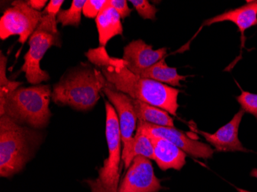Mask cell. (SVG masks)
Instances as JSON below:
<instances>
[{
  "instance_id": "obj_1",
  "label": "cell",
  "mask_w": 257,
  "mask_h": 192,
  "mask_svg": "<svg viewBox=\"0 0 257 192\" xmlns=\"http://www.w3.org/2000/svg\"><path fill=\"white\" fill-rule=\"evenodd\" d=\"M85 55L92 64L100 69L105 79L119 92L177 115L180 92L179 89L132 73L125 67L122 59L109 56L106 47L90 49Z\"/></svg>"
},
{
  "instance_id": "obj_2",
  "label": "cell",
  "mask_w": 257,
  "mask_h": 192,
  "mask_svg": "<svg viewBox=\"0 0 257 192\" xmlns=\"http://www.w3.org/2000/svg\"><path fill=\"white\" fill-rule=\"evenodd\" d=\"M37 131L23 126L7 115L0 116V176L20 172L41 143Z\"/></svg>"
},
{
  "instance_id": "obj_3",
  "label": "cell",
  "mask_w": 257,
  "mask_h": 192,
  "mask_svg": "<svg viewBox=\"0 0 257 192\" xmlns=\"http://www.w3.org/2000/svg\"><path fill=\"white\" fill-rule=\"evenodd\" d=\"M52 91L49 85L19 87L0 99V116L7 115L17 123L33 128L48 125L52 114Z\"/></svg>"
},
{
  "instance_id": "obj_4",
  "label": "cell",
  "mask_w": 257,
  "mask_h": 192,
  "mask_svg": "<svg viewBox=\"0 0 257 192\" xmlns=\"http://www.w3.org/2000/svg\"><path fill=\"white\" fill-rule=\"evenodd\" d=\"M102 83L97 69L87 65L76 68L53 86L52 101L79 111L92 109L100 98Z\"/></svg>"
},
{
  "instance_id": "obj_5",
  "label": "cell",
  "mask_w": 257,
  "mask_h": 192,
  "mask_svg": "<svg viewBox=\"0 0 257 192\" xmlns=\"http://www.w3.org/2000/svg\"><path fill=\"white\" fill-rule=\"evenodd\" d=\"M106 107V137L109 155L104 160L96 179L86 180L91 192H118L121 174L122 138L119 118L110 102H105Z\"/></svg>"
},
{
  "instance_id": "obj_6",
  "label": "cell",
  "mask_w": 257,
  "mask_h": 192,
  "mask_svg": "<svg viewBox=\"0 0 257 192\" xmlns=\"http://www.w3.org/2000/svg\"><path fill=\"white\" fill-rule=\"evenodd\" d=\"M98 76L102 83V92L106 95L109 102L113 105L119 118V129L122 138V161L125 162L131 154L134 141V132L137 131V118L133 105L132 98L119 92L109 83L101 71L97 69Z\"/></svg>"
},
{
  "instance_id": "obj_7",
  "label": "cell",
  "mask_w": 257,
  "mask_h": 192,
  "mask_svg": "<svg viewBox=\"0 0 257 192\" xmlns=\"http://www.w3.org/2000/svg\"><path fill=\"white\" fill-rule=\"evenodd\" d=\"M43 14L33 10L27 2L17 0L0 19V39L19 36V43L25 44L40 25Z\"/></svg>"
},
{
  "instance_id": "obj_8",
  "label": "cell",
  "mask_w": 257,
  "mask_h": 192,
  "mask_svg": "<svg viewBox=\"0 0 257 192\" xmlns=\"http://www.w3.org/2000/svg\"><path fill=\"white\" fill-rule=\"evenodd\" d=\"M29 46L30 49L24 56L21 71L25 73L29 83L37 86L50 80V74L41 69L40 62L50 47L61 46L60 35L53 34L37 27L29 40Z\"/></svg>"
},
{
  "instance_id": "obj_9",
  "label": "cell",
  "mask_w": 257,
  "mask_h": 192,
  "mask_svg": "<svg viewBox=\"0 0 257 192\" xmlns=\"http://www.w3.org/2000/svg\"><path fill=\"white\" fill-rule=\"evenodd\" d=\"M137 130L150 138L167 140L177 145L186 154L196 158L209 159L213 157L214 153L210 145L193 139L175 127L158 126L143 121H138Z\"/></svg>"
},
{
  "instance_id": "obj_10",
  "label": "cell",
  "mask_w": 257,
  "mask_h": 192,
  "mask_svg": "<svg viewBox=\"0 0 257 192\" xmlns=\"http://www.w3.org/2000/svg\"><path fill=\"white\" fill-rule=\"evenodd\" d=\"M162 188L150 160L138 156L128 167L118 192H159Z\"/></svg>"
},
{
  "instance_id": "obj_11",
  "label": "cell",
  "mask_w": 257,
  "mask_h": 192,
  "mask_svg": "<svg viewBox=\"0 0 257 192\" xmlns=\"http://www.w3.org/2000/svg\"><path fill=\"white\" fill-rule=\"evenodd\" d=\"M167 48L154 50L143 40H134L124 47L121 59L127 69L138 75L166 58Z\"/></svg>"
},
{
  "instance_id": "obj_12",
  "label": "cell",
  "mask_w": 257,
  "mask_h": 192,
  "mask_svg": "<svg viewBox=\"0 0 257 192\" xmlns=\"http://www.w3.org/2000/svg\"><path fill=\"white\" fill-rule=\"evenodd\" d=\"M244 114L245 112L240 109L231 119L230 122L221 127L214 133H208L198 129H195V131L203 135L205 139L213 145L218 152H249V150L243 147L238 135L239 125Z\"/></svg>"
},
{
  "instance_id": "obj_13",
  "label": "cell",
  "mask_w": 257,
  "mask_h": 192,
  "mask_svg": "<svg viewBox=\"0 0 257 192\" xmlns=\"http://www.w3.org/2000/svg\"><path fill=\"white\" fill-rule=\"evenodd\" d=\"M231 22L237 26L242 36V46L244 45V33L246 30L257 25V0L247 1V4L239 8L228 10L223 14L206 20L203 26H210L222 22Z\"/></svg>"
},
{
  "instance_id": "obj_14",
  "label": "cell",
  "mask_w": 257,
  "mask_h": 192,
  "mask_svg": "<svg viewBox=\"0 0 257 192\" xmlns=\"http://www.w3.org/2000/svg\"><path fill=\"white\" fill-rule=\"evenodd\" d=\"M154 145V160L163 171H180L186 164V153L163 138H150Z\"/></svg>"
},
{
  "instance_id": "obj_15",
  "label": "cell",
  "mask_w": 257,
  "mask_h": 192,
  "mask_svg": "<svg viewBox=\"0 0 257 192\" xmlns=\"http://www.w3.org/2000/svg\"><path fill=\"white\" fill-rule=\"evenodd\" d=\"M100 47H106L108 42L123 33L121 17L117 12L108 5L107 0L96 18Z\"/></svg>"
},
{
  "instance_id": "obj_16",
  "label": "cell",
  "mask_w": 257,
  "mask_h": 192,
  "mask_svg": "<svg viewBox=\"0 0 257 192\" xmlns=\"http://www.w3.org/2000/svg\"><path fill=\"white\" fill-rule=\"evenodd\" d=\"M132 102L138 121L158 126L175 127L173 118L165 110L133 98Z\"/></svg>"
},
{
  "instance_id": "obj_17",
  "label": "cell",
  "mask_w": 257,
  "mask_h": 192,
  "mask_svg": "<svg viewBox=\"0 0 257 192\" xmlns=\"http://www.w3.org/2000/svg\"><path fill=\"white\" fill-rule=\"evenodd\" d=\"M166 58L162 59L158 63L145 69L138 76L147 79H153L161 83L168 84L172 86H181L180 82L184 81L187 76L179 74L176 68L170 67L166 63Z\"/></svg>"
},
{
  "instance_id": "obj_18",
  "label": "cell",
  "mask_w": 257,
  "mask_h": 192,
  "mask_svg": "<svg viewBox=\"0 0 257 192\" xmlns=\"http://www.w3.org/2000/svg\"><path fill=\"white\" fill-rule=\"evenodd\" d=\"M154 145L152 142L151 138L137 130L131 154L123 163L125 169H128V167L136 157L142 156L148 159L154 160Z\"/></svg>"
},
{
  "instance_id": "obj_19",
  "label": "cell",
  "mask_w": 257,
  "mask_h": 192,
  "mask_svg": "<svg viewBox=\"0 0 257 192\" xmlns=\"http://www.w3.org/2000/svg\"><path fill=\"white\" fill-rule=\"evenodd\" d=\"M86 0H73L71 7L68 10H61L56 17L57 23H61L63 27L73 26L79 27L83 9Z\"/></svg>"
},
{
  "instance_id": "obj_20",
  "label": "cell",
  "mask_w": 257,
  "mask_h": 192,
  "mask_svg": "<svg viewBox=\"0 0 257 192\" xmlns=\"http://www.w3.org/2000/svg\"><path fill=\"white\" fill-rule=\"evenodd\" d=\"M8 59L3 52L0 53V99L5 97L7 94L18 89L22 82L10 81L7 77V66Z\"/></svg>"
},
{
  "instance_id": "obj_21",
  "label": "cell",
  "mask_w": 257,
  "mask_h": 192,
  "mask_svg": "<svg viewBox=\"0 0 257 192\" xmlns=\"http://www.w3.org/2000/svg\"><path fill=\"white\" fill-rule=\"evenodd\" d=\"M236 100L241 105V109L257 118V94L242 91Z\"/></svg>"
},
{
  "instance_id": "obj_22",
  "label": "cell",
  "mask_w": 257,
  "mask_h": 192,
  "mask_svg": "<svg viewBox=\"0 0 257 192\" xmlns=\"http://www.w3.org/2000/svg\"><path fill=\"white\" fill-rule=\"evenodd\" d=\"M128 3L132 4L139 15L144 20H156L158 10L147 0H131Z\"/></svg>"
},
{
  "instance_id": "obj_23",
  "label": "cell",
  "mask_w": 257,
  "mask_h": 192,
  "mask_svg": "<svg viewBox=\"0 0 257 192\" xmlns=\"http://www.w3.org/2000/svg\"><path fill=\"white\" fill-rule=\"evenodd\" d=\"M106 0H86L83 14L87 18H96L106 4Z\"/></svg>"
},
{
  "instance_id": "obj_24",
  "label": "cell",
  "mask_w": 257,
  "mask_h": 192,
  "mask_svg": "<svg viewBox=\"0 0 257 192\" xmlns=\"http://www.w3.org/2000/svg\"><path fill=\"white\" fill-rule=\"evenodd\" d=\"M127 3L125 0H107L108 5L117 12L121 19H125L131 16L132 10L128 7Z\"/></svg>"
},
{
  "instance_id": "obj_25",
  "label": "cell",
  "mask_w": 257,
  "mask_h": 192,
  "mask_svg": "<svg viewBox=\"0 0 257 192\" xmlns=\"http://www.w3.org/2000/svg\"><path fill=\"white\" fill-rule=\"evenodd\" d=\"M27 3L33 10L41 12L48 1H46V0H29V1H27Z\"/></svg>"
},
{
  "instance_id": "obj_26",
  "label": "cell",
  "mask_w": 257,
  "mask_h": 192,
  "mask_svg": "<svg viewBox=\"0 0 257 192\" xmlns=\"http://www.w3.org/2000/svg\"><path fill=\"white\" fill-rule=\"evenodd\" d=\"M250 175L252 177H255L257 178V168H253V169L251 171ZM238 191L239 192H249L248 190H242V189H238Z\"/></svg>"
}]
</instances>
